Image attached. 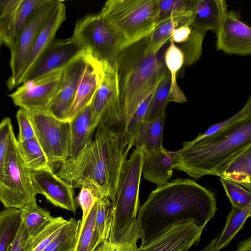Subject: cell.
<instances>
[{"mask_svg":"<svg viewBox=\"0 0 251 251\" xmlns=\"http://www.w3.org/2000/svg\"><path fill=\"white\" fill-rule=\"evenodd\" d=\"M44 0H21L15 18V36L31 19Z\"/></svg>","mask_w":251,"mask_h":251,"instance_id":"cell-41","label":"cell"},{"mask_svg":"<svg viewBox=\"0 0 251 251\" xmlns=\"http://www.w3.org/2000/svg\"><path fill=\"white\" fill-rule=\"evenodd\" d=\"M111 205V201L103 196L98 200L95 218V233L99 245L103 242L106 219Z\"/></svg>","mask_w":251,"mask_h":251,"instance_id":"cell-40","label":"cell"},{"mask_svg":"<svg viewBox=\"0 0 251 251\" xmlns=\"http://www.w3.org/2000/svg\"><path fill=\"white\" fill-rule=\"evenodd\" d=\"M236 251H251V238L250 237L239 242Z\"/></svg>","mask_w":251,"mask_h":251,"instance_id":"cell-49","label":"cell"},{"mask_svg":"<svg viewBox=\"0 0 251 251\" xmlns=\"http://www.w3.org/2000/svg\"><path fill=\"white\" fill-rule=\"evenodd\" d=\"M158 0H109L100 15L114 32L120 50L149 37L158 22Z\"/></svg>","mask_w":251,"mask_h":251,"instance_id":"cell-6","label":"cell"},{"mask_svg":"<svg viewBox=\"0 0 251 251\" xmlns=\"http://www.w3.org/2000/svg\"><path fill=\"white\" fill-rule=\"evenodd\" d=\"M171 80L169 72L163 76L157 85L149 104L145 122L152 121L162 114L169 102Z\"/></svg>","mask_w":251,"mask_h":251,"instance_id":"cell-30","label":"cell"},{"mask_svg":"<svg viewBox=\"0 0 251 251\" xmlns=\"http://www.w3.org/2000/svg\"><path fill=\"white\" fill-rule=\"evenodd\" d=\"M251 202L245 207H232L229 213L225 226L215 246L214 251H219L229 245L237 233L243 228L246 220L251 216Z\"/></svg>","mask_w":251,"mask_h":251,"instance_id":"cell-26","label":"cell"},{"mask_svg":"<svg viewBox=\"0 0 251 251\" xmlns=\"http://www.w3.org/2000/svg\"><path fill=\"white\" fill-rule=\"evenodd\" d=\"M21 0H0V45L10 50L15 38V18Z\"/></svg>","mask_w":251,"mask_h":251,"instance_id":"cell-27","label":"cell"},{"mask_svg":"<svg viewBox=\"0 0 251 251\" xmlns=\"http://www.w3.org/2000/svg\"><path fill=\"white\" fill-rule=\"evenodd\" d=\"M60 1L44 0L31 19L15 36L14 45L10 50L11 75L6 81L7 87L10 91L14 89V83L26 62L43 24Z\"/></svg>","mask_w":251,"mask_h":251,"instance_id":"cell-11","label":"cell"},{"mask_svg":"<svg viewBox=\"0 0 251 251\" xmlns=\"http://www.w3.org/2000/svg\"><path fill=\"white\" fill-rule=\"evenodd\" d=\"M86 63L80 78L75 97L68 113L67 120L71 121L75 115L90 104L98 89L99 77L96 61L84 56Z\"/></svg>","mask_w":251,"mask_h":251,"instance_id":"cell-21","label":"cell"},{"mask_svg":"<svg viewBox=\"0 0 251 251\" xmlns=\"http://www.w3.org/2000/svg\"><path fill=\"white\" fill-rule=\"evenodd\" d=\"M0 46H1V45H0Z\"/></svg>","mask_w":251,"mask_h":251,"instance_id":"cell-51","label":"cell"},{"mask_svg":"<svg viewBox=\"0 0 251 251\" xmlns=\"http://www.w3.org/2000/svg\"><path fill=\"white\" fill-rule=\"evenodd\" d=\"M95 61L99 83L91 102V113L93 125L96 128L100 124L110 126L119 124L120 104L115 64Z\"/></svg>","mask_w":251,"mask_h":251,"instance_id":"cell-10","label":"cell"},{"mask_svg":"<svg viewBox=\"0 0 251 251\" xmlns=\"http://www.w3.org/2000/svg\"><path fill=\"white\" fill-rule=\"evenodd\" d=\"M216 48L226 53L249 55L251 53V29L233 11H227L216 32Z\"/></svg>","mask_w":251,"mask_h":251,"instance_id":"cell-14","label":"cell"},{"mask_svg":"<svg viewBox=\"0 0 251 251\" xmlns=\"http://www.w3.org/2000/svg\"><path fill=\"white\" fill-rule=\"evenodd\" d=\"M29 237L25 225L21 221L18 231L12 242L8 247L7 251H24L26 241Z\"/></svg>","mask_w":251,"mask_h":251,"instance_id":"cell-46","label":"cell"},{"mask_svg":"<svg viewBox=\"0 0 251 251\" xmlns=\"http://www.w3.org/2000/svg\"><path fill=\"white\" fill-rule=\"evenodd\" d=\"M163 58L171 80L169 102H186L187 98L176 81V74L184 66V55L179 48L174 43L171 37L170 45L165 50Z\"/></svg>","mask_w":251,"mask_h":251,"instance_id":"cell-24","label":"cell"},{"mask_svg":"<svg viewBox=\"0 0 251 251\" xmlns=\"http://www.w3.org/2000/svg\"><path fill=\"white\" fill-rule=\"evenodd\" d=\"M192 28L189 25L181 26L176 29L171 36L175 44H182L189 38Z\"/></svg>","mask_w":251,"mask_h":251,"instance_id":"cell-47","label":"cell"},{"mask_svg":"<svg viewBox=\"0 0 251 251\" xmlns=\"http://www.w3.org/2000/svg\"><path fill=\"white\" fill-rule=\"evenodd\" d=\"M232 207L242 209L251 202V192L242 185L229 179L220 178Z\"/></svg>","mask_w":251,"mask_h":251,"instance_id":"cell-38","label":"cell"},{"mask_svg":"<svg viewBox=\"0 0 251 251\" xmlns=\"http://www.w3.org/2000/svg\"><path fill=\"white\" fill-rule=\"evenodd\" d=\"M83 53L82 47L73 36L67 39H54L33 65L22 83L63 70Z\"/></svg>","mask_w":251,"mask_h":251,"instance_id":"cell-13","label":"cell"},{"mask_svg":"<svg viewBox=\"0 0 251 251\" xmlns=\"http://www.w3.org/2000/svg\"><path fill=\"white\" fill-rule=\"evenodd\" d=\"M95 251H124L119 246L107 242L100 243Z\"/></svg>","mask_w":251,"mask_h":251,"instance_id":"cell-48","label":"cell"},{"mask_svg":"<svg viewBox=\"0 0 251 251\" xmlns=\"http://www.w3.org/2000/svg\"><path fill=\"white\" fill-rule=\"evenodd\" d=\"M251 120V97L249 96L243 107L228 119L210 126L203 133L199 134L192 142L228 130L246 121Z\"/></svg>","mask_w":251,"mask_h":251,"instance_id":"cell-35","label":"cell"},{"mask_svg":"<svg viewBox=\"0 0 251 251\" xmlns=\"http://www.w3.org/2000/svg\"><path fill=\"white\" fill-rule=\"evenodd\" d=\"M165 113L151 122H144L139 127L132 143V147L141 149L143 152L163 147V134Z\"/></svg>","mask_w":251,"mask_h":251,"instance_id":"cell-23","label":"cell"},{"mask_svg":"<svg viewBox=\"0 0 251 251\" xmlns=\"http://www.w3.org/2000/svg\"><path fill=\"white\" fill-rule=\"evenodd\" d=\"M21 218L30 237L43 230L53 218L49 211L37 204L21 210Z\"/></svg>","mask_w":251,"mask_h":251,"instance_id":"cell-34","label":"cell"},{"mask_svg":"<svg viewBox=\"0 0 251 251\" xmlns=\"http://www.w3.org/2000/svg\"><path fill=\"white\" fill-rule=\"evenodd\" d=\"M220 177L233 181L251 190V148L231 164Z\"/></svg>","mask_w":251,"mask_h":251,"instance_id":"cell-32","label":"cell"},{"mask_svg":"<svg viewBox=\"0 0 251 251\" xmlns=\"http://www.w3.org/2000/svg\"><path fill=\"white\" fill-rule=\"evenodd\" d=\"M14 135L11 121L4 118L0 123V176L3 168L10 143Z\"/></svg>","mask_w":251,"mask_h":251,"instance_id":"cell-44","label":"cell"},{"mask_svg":"<svg viewBox=\"0 0 251 251\" xmlns=\"http://www.w3.org/2000/svg\"><path fill=\"white\" fill-rule=\"evenodd\" d=\"M17 142L21 155L30 171L53 170L35 138L28 141Z\"/></svg>","mask_w":251,"mask_h":251,"instance_id":"cell-31","label":"cell"},{"mask_svg":"<svg viewBox=\"0 0 251 251\" xmlns=\"http://www.w3.org/2000/svg\"><path fill=\"white\" fill-rule=\"evenodd\" d=\"M86 63L82 54L63 69L57 93L47 111L54 117L67 120Z\"/></svg>","mask_w":251,"mask_h":251,"instance_id":"cell-16","label":"cell"},{"mask_svg":"<svg viewBox=\"0 0 251 251\" xmlns=\"http://www.w3.org/2000/svg\"><path fill=\"white\" fill-rule=\"evenodd\" d=\"M218 237L213 239L204 248L199 251H214L215 244Z\"/></svg>","mask_w":251,"mask_h":251,"instance_id":"cell-50","label":"cell"},{"mask_svg":"<svg viewBox=\"0 0 251 251\" xmlns=\"http://www.w3.org/2000/svg\"><path fill=\"white\" fill-rule=\"evenodd\" d=\"M144 152L135 148L122 167L116 191L108 213L103 242L124 251H137L140 232L137 222Z\"/></svg>","mask_w":251,"mask_h":251,"instance_id":"cell-5","label":"cell"},{"mask_svg":"<svg viewBox=\"0 0 251 251\" xmlns=\"http://www.w3.org/2000/svg\"><path fill=\"white\" fill-rule=\"evenodd\" d=\"M70 148L68 158L75 157L91 141L96 129L93 126L91 102L70 121Z\"/></svg>","mask_w":251,"mask_h":251,"instance_id":"cell-22","label":"cell"},{"mask_svg":"<svg viewBox=\"0 0 251 251\" xmlns=\"http://www.w3.org/2000/svg\"><path fill=\"white\" fill-rule=\"evenodd\" d=\"M28 112V111H27ZM35 137L53 168L68 157L70 148V121L59 120L48 112H28Z\"/></svg>","mask_w":251,"mask_h":251,"instance_id":"cell-9","label":"cell"},{"mask_svg":"<svg viewBox=\"0 0 251 251\" xmlns=\"http://www.w3.org/2000/svg\"><path fill=\"white\" fill-rule=\"evenodd\" d=\"M227 11V5L224 0H195L193 20L190 26L206 32L212 30L216 33Z\"/></svg>","mask_w":251,"mask_h":251,"instance_id":"cell-20","label":"cell"},{"mask_svg":"<svg viewBox=\"0 0 251 251\" xmlns=\"http://www.w3.org/2000/svg\"><path fill=\"white\" fill-rule=\"evenodd\" d=\"M81 220L71 218L67 220L59 232L42 251H73Z\"/></svg>","mask_w":251,"mask_h":251,"instance_id":"cell-28","label":"cell"},{"mask_svg":"<svg viewBox=\"0 0 251 251\" xmlns=\"http://www.w3.org/2000/svg\"><path fill=\"white\" fill-rule=\"evenodd\" d=\"M191 28L189 38L179 47L184 55L183 67L196 63L202 55V43L206 32L192 27Z\"/></svg>","mask_w":251,"mask_h":251,"instance_id":"cell-36","label":"cell"},{"mask_svg":"<svg viewBox=\"0 0 251 251\" xmlns=\"http://www.w3.org/2000/svg\"><path fill=\"white\" fill-rule=\"evenodd\" d=\"M65 19L66 7L61 0L49 14L40 29L26 62L14 83V89L22 83L33 65L55 39L56 33Z\"/></svg>","mask_w":251,"mask_h":251,"instance_id":"cell-18","label":"cell"},{"mask_svg":"<svg viewBox=\"0 0 251 251\" xmlns=\"http://www.w3.org/2000/svg\"><path fill=\"white\" fill-rule=\"evenodd\" d=\"M203 229L193 221L180 223L137 251H187L198 244Z\"/></svg>","mask_w":251,"mask_h":251,"instance_id":"cell-17","label":"cell"},{"mask_svg":"<svg viewBox=\"0 0 251 251\" xmlns=\"http://www.w3.org/2000/svg\"><path fill=\"white\" fill-rule=\"evenodd\" d=\"M36 193L45 196L53 205L75 213L77 203L75 189L59 178L50 169L30 171Z\"/></svg>","mask_w":251,"mask_h":251,"instance_id":"cell-15","label":"cell"},{"mask_svg":"<svg viewBox=\"0 0 251 251\" xmlns=\"http://www.w3.org/2000/svg\"><path fill=\"white\" fill-rule=\"evenodd\" d=\"M193 20L192 14L166 19L158 23L149 37L148 52L156 54L170 40L174 30L183 25H189Z\"/></svg>","mask_w":251,"mask_h":251,"instance_id":"cell-25","label":"cell"},{"mask_svg":"<svg viewBox=\"0 0 251 251\" xmlns=\"http://www.w3.org/2000/svg\"><path fill=\"white\" fill-rule=\"evenodd\" d=\"M98 127L94 139L75 157L63 162L55 174L73 188L89 185L112 201L131 148L123 130L115 131L103 124Z\"/></svg>","mask_w":251,"mask_h":251,"instance_id":"cell-2","label":"cell"},{"mask_svg":"<svg viewBox=\"0 0 251 251\" xmlns=\"http://www.w3.org/2000/svg\"><path fill=\"white\" fill-rule=\"evenodd\" d=\"M63 70L25 81L9 95L14 104L28 112H46L54 99Z\"/></svg>","mask_w":251,"mask_h":251,"instance_id":"cell-12","label":"cell"},{"mask_svg":"<svg viewBox=\"0 0 251 251\" xmlns=\"http://www.w3.org/2000/svg\"><path fill=\"white\" fill-rule=\"evenodd\" d=\"M149 41L148 37L124 49L115 63L120 96L119 124L124 127L168 72L158 52L147 51Z\"/></svg>","mask_w":251,"mask_h":251,"instance_id":"cell-4","label":"cell"},{"mask_svg":"<svg viewBox=\"0 0 251 251\" xmlns=\"http://www.w3.org/2000/svg\"><path fill=\"white\" fill-rule=\"evenodd\" d=\"M152 94L139 105L127 124L123 128L128 146L131 148L132 147V143L135 135L141 125L145 122Z\"/></svg>","mask_w":251,"mask_h":251,"instance_id":"cell-39","label":"cell"},{"mask_svg":"<svg viewBox=\"0 0 251 251\" xmlns=\"http://www.w3.org/2000/svg\"><path fill=\"white\" fill-rule=\"evenodd\" d=\"M72 36L82 47L85 56L99 62L115 63L121 51L119 43L100 13L87 15L78 21Z\"/></svg>","mask_w":251,"mask_h":251,"instance_id":"cell-8","label":"cell"},{"mask_svg":"<svg viewBox=\"0 0 251 251\" xmlns=\"http://www.w3.org/2000/svg\"><path fill=\"white\" fill-rule=\"evenodd\" d=\"M67 221V220L62 217H53L51 221L43 230L35 235L28 238L24 251H32L39 244L61 228Z\"/></svg>","mask_w":251,"mask_h":251,"instance_id":"cell-42","label":"cell"},{"mask_svg":"<svg viewBox=\"0 0 251 251\" xmlns=\"http://www.w3.org/2000/svg\"><path fill=\"white\" fill-rule=\"evenodd\" d=\"M21 221L19 209L8 208L0 211V251H7Z\"/></svg>","mask_w":251,"mask_h":251,"instance_id":"cell-29","label":"cell"},{"mask_svg":"<svg viewBox=\"0 0 251 251\" xmlns=\"http://www.w3.org/2000/svg\"><path fill=\"white\" fill-rule=\"evenodd\" d=\"M76 199L77 203L82 211L81 222L87 218L95 202L102 196L94 188L89 185L82 186Z\"/></svg>","mask_w":251,"mask_h":251,"instance_id":"cell-43","label":"cell"},{"mask_svg":"<svg viewBox=\"0 0 251 251\" xmlns=\"http://www.w3.org/2000/svg\"><path fill=\"white\" fill-rule=\"evenodd\" d=\"M216 210L214 193L192 179L178 178L157 186L138 212L140 247L180 223L193 221L204 228Z\"/></svg>","mask_w":251,"mask_h":251,"instance_id":"cell-1","label":"cell"},{"mask_svg":"<svg viewBox=\"0 0 251 251\" xmlns=\"http://www.w3.org/2000/svg\"><path fill=\"white\" fill-rule=\"evenodd\" d=\"M251 148V120L195 142L186 141L177 151L174 168L199 179L221 175Z\"/></svg>","mask_w":251,"mask_h":251,"instance_id":"cell-3","label":"cell"},{"mask_svg":"<svg viewBox=\"0 0 251 251\" xmlns=\"http://www.w3.org/2000/svg\"><path fill=\"white\" fill-rule=\"evenodd\" d=\"M98 201L87 218L80 223L76 243L73 251H95L99 246L95 233V218Z\"/></svg>","mask_w":251,"mask_h":251,"instance_id":"cell-33","label":"cell"},{"mask_svg":"<svg viewBox=\"0 0 251 251\" xmlns=\"http://www.w3.org/2000/svg\"><path fill=\"white\" fill-rule=\"evenodd\" d=\"M195 0H158L157 24L167 19L192 14Z\"/></svg>","mask_w":251,"mask_h":251,"instance_id":"cell-37","label":"cell"},{"mask_svg":"<svg viewBox=\"0 0 251 251\" xmlns=\"http://www.w3.org/2000/svg\"><path fill=\"white\" fill-rule=\"evenodd\" d=\"M176 154L177 151H169L163 147L144 152L142 174L144 179L157 186L168 183L173 175Z\"/></svg>","mask_w":251,"mask_h":251,"instance_id":"cell-19","label":"cell"},{"mask_svg":"<svg viewBox=\"0 0 251 251\" xmlns=\"http://www.w3.org/2000/svg\"><path fill=\"white\" fill-rule=\"evenodd\" d=\"M37 195L14 135L0 176V202L5 208L22 210L37 204Z\"/></svg>","mask_w":251,"mask_h":251,"instance_id":"cell-7","label":"cell"},{"mask_svg":"<svg viewBox=\"0 0 251 251\" xmlns=\"http://www.w3.org/2000/svg\"><path fill=\"white\" fill-rule=\"evenodd\" d=\"M16 118L19 128L17 141L23 142L35 138L29 113L24 108H20L17 112Z\"/></svg>","mask_w":251,"mask_h":251,"instance_id":"cell-45","label":"cell"}]
</instances>
